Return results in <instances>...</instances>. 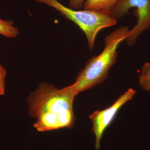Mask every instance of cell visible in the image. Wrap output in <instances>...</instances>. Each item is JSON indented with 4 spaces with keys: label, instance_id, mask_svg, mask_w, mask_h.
Here are the masks:
<instances>
[{
    "label": "cell",
    "instance_id": "obj_1",
    "mask_svg": "<svg viewBox=\"0 0 150 150\" xmlns=\"http://www.w3.org/2000/svg\"><path fill=\"white\" fill-rule=\"evenodd\" d=\"M77 94L70 86L59 89L48 83H40L27 99L29 115L35 119L34 128L46 132L73 127V104Z\"/></svg>",
    "mask_w": 150,
    "mask_h": 150
},
{
    "label": "cell",
    "instance_id": "obj_2",
    "mask_svg": "<svg viewBox=\"0 0 150 150\" xmlns=\"http://www.w3.org/2000/svg\"><path fill=\"white\" fill-rule=\"evenodd\" d=\"M129 30L127 26H120L105 37L102 52L89 59L78 74L74 83L69 86L73 90L79 94L107 79L110 69L117 61L118 47L125 40Z\"/></svg>",
    "mask_w": 150,
    "mask_h": 150
},
{
    "label": "cell",
    "instance_id": "obj_3",
    "mask_svg": "<svg viewBox=\"0 0 150 150\" xmlns=\"http://www.w3.org/2000/svg\"><path fill=\"white\" fill-rule=\"evenodd\" d=\"M47 5L77 25L84 33L89 49H93L97 36L100 30L115 25L117 20L106 14L88 10H75L66 6L58 0H34Z\"/></svg>",
    "mask_w": 150,
    "mask_h": 150
},
{
    "label": "cell",
    "instance_id": "obj_4",
    "mask_svg": "<svg viewBox=\"0 0 150 150\" xmlns=\"http://www.w3.org/2000/svg\"><path fill=\"white\" fill-rule=\"evenodd\" d=\"M132 8H136L134 13L137 22L136 25L129 30L125 40L129 46L135 45L142 33L150 28V0H122L110 14L117 20L129 14Z\"/></svg>",
    "mask_w": 150,
    "mask_h": 150
},
{
    "label": "cell",
    "instance_id": "obj_5",
    "mask_svg": "<svg viewBox=\"0 0 150 150\" xmlns=\"http://www.w3.org/2000/svg\"><path fill=\"white\" fill-rule=\"evenodd\" d=\"M136 92L132 88H129L117 99L110 107L102 110H96L90 115L92 122V131L95 135V148H100V142L103 135L108 126L113 121L118 110L124 104L133 98Z\"/></svg>",
    "mask_w": 150,
    "mask_h": 150
},
{
    "label": "cell",
    "instance_id": "obj_6",
    "mask_svg": "<svg viewBox=\"0 0 150 150\" xmlns=\"http://www.w3.org/2000/svg\"><path fill=\"white\" fill-rule=\"evenodd\" d=\"M122 0H85L83 9L109 15Z\"/></svg>",
    "mask_w": 150,
    "mask_h": 150
},
{
    "label": "cell",
    "instance_id": "obj_7",
    "mask_svg": "<svg viewBox=\"0 0 150 150\" xmlns=\"http://www.w3.org/2000/svg\"><path fill=\"white\" fill-rule=\"evenodd\" d=\"M18 33V30L14 26L13 22L0 18V34L7 38H14Z\"/></svg>",
    "mask_w": 150,
    "mask_h": 150
},
{
    "label": "cell",
    "instance_id": "obj_8",
    "mask_svg": "<svg viewBox=\"0 0 150 150\" xmlns=\"http://www.w3.org/2000/svg\"><path fill=\"white\" fill-rule=\"evenodd\" d=\"M139 82L142 88L150 91V62L145 63L142 66Z\"/></svg>",
    "mask_w": 150,
    "mask_h": 150
},
{
    "label": "cell",
    "instance_id": "obj_9",
    "mask_svg": "<svg viewBox=\"0 0 150 150\" xmlns=\"http://www.w3.org/2000/svg\"><path fill=\"white\" fill-rule=\"evenodd\" d=\"M7 71L0 64V96L4 95L5 92V78Z\"/></svg>",
    "mask_w": 150,
    "mask_h": 150
},
{
    "label": "cell",
    "instance_id": "obj_10",
    "mask_svg": "<svg viewBox=\"0 0 150 150\" xmlns=\"http://www.w3.org/2000/svg\"><path fill=\"white\" fill-rule=\"evenodd\" d=\"M85 0H69V7L75 10H81L83 8Z\"/></svg>",
    "mask_w": 150,
    "mask_h": 150
}]
</instances>
